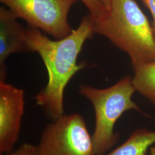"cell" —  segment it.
Masks as SVG:
<instances>
[{"label":"cell","mask_w":155,"mask_h":155,"mask_svg":"<svg viewBox=\"0 0 155 155\" xmlns=\"http://www.w3.org/2000/svg\"><path fill=\"white\" fill-rule=\"evenodd\" d=\"M94 32L126 53L134 69L155 61L152 26L134 0H111L110 8L94 21Z\"/></svg>","instance_id":"2"},{"label":"cell","mask_w":155,"mask_h":155,"mask_svg":"<svg viewBox=\"0 0 155 155\" xmlns=\"http://www.w3.org/2000/svg\"><path fill=\"white\" fill-rule=\"evenodd\" d=\"M8 8L0 7V81L6 77L5 61L9 56L27 51L26 28Z\"/></svg>","instance_id":"7"},{"label":"cell","mask_w":155,"mask_h":155,"mask_svg":"<svg viewBox=\"0 0 155 155\" xmlns=\"http://www.w3.org/2000/svg\"><path fill=\"white\" fill-rule=\"evenodd\" d=\"M36 147L39 155H96L92 135L79 113L63 114L51 120Z\"/></svg>","instance_id":"4"},{"label":"cell","mask_w":155,"mask_h":155,"mask_svg":"<svg viewBox=\"0 0 155 155\" xmlns=\"http://www.w3.org/2000/svg\"><path fill=\"white\" fill-rule=\"evenodd\" d=\"M150 155H155V146H152L150 148Z\"/></svg>","instance_id":"14"},{"label":"cell","mask_w":155,"mask_h":155,"mask_svg":"<svg viewBox=\"0 0 155 155\" xmlns=\"http://www.w3.org/2000/svg\"><path fill=\"white\" fill-rule=\"evenodd\" d=\"M136 91L132 78L125 76L106 89L80 84L79 93L91 102L95 113V127L92 139L96 155L106 153L119 141L114 126L122 114L129 110L141 112L132 97Z\"/></svg>","instance_id":"3"},{"label":"cell","mask_w":155,"mask_h":155,"mask_svg":"<svg viewBox=\"0 0 155 155\" xmlns=\"http://www.w3.org/2000/svg\"><path fill=\"white\" fill-rule=\"evenodd\" d=\"M94 21L90 15L83 17L79 26L66 38L52 40L36 28H26L28 52H37L47 68V85L35 97L38 105L51 120L64 113V93L75 74L86 67L77 64L83 45L94 35Z\"/></svg>","instance_id":"1"},{"label":"cell","mask_w":155,"mask_h":155,"mask_svg":"<svg viewBox=\"0 0 155 155\" xmlns=\"http://www.w3.org/2000/svg\"><path fill=\"white\" fill-rule=\"evenodd\" d=\"M132 82L137 91L155 106V61L134 68Z\"/></svg>","instance_id":"9"},{"label":"cell","mask_w":155,"mask_h":155,"mask_svg":"<svg viewBox=\"0 0 155 155\" xmlns=\"http://www.w3.org/2000/svg\"><path fill=\"white\" fill-rule=\"evenodd\" d=\"M24 91L0 81V155L14 150L24 113Z\"/></svg>","instance_id":"6"},{"label":"cell","mask_w":155,"mask_h":155,"mask_svg":"<svg viewBox=\"0 0 155 155\" xmlns=\"http://www.w3.org/2000/svg\"><path fill=\"white\" fill-rule=\"evenodd\" d=\"M81 1L87 8L89 15L95 21L103 16L107 9L100 0H78Z\"/></svg>","instance_id":"10"},{"label":"cell","mask_w":155,"mask_h":155,"mask_svg":"<svg viewBox=\"0 0 155 155\" xmlns=\"http://www.w3.org/2000/svg\"><path fill=\"white\" fill-rule=\"evenodd\" d=\"M102 3L105 6L106 8L109 10L110 8L111 0H100Z\"/></svg>","instance_id":"13"},{"label":"cell","mask_w":155,"mask_h":155,"mask_svg":"<svg viewBox=\"0 0 155 155\" xmlns=\"http://www.w3.org/2000/svg\"><path fill=\"white\" fill-rule=\"evenodd\" d=\"M155 144V131L145 127L134 130L129 138L115 150L102 155H146Z\"/></svg>","instance_id":"8"},{"label":"cell","mask_w":155,"mask_h":155,"mask_svg":"<svg viewBox=\"0 0 155 155\" xmlns=\"http://www.w3.org/2000/svg\"><path fill=\"white\" fill-rule=\"evenodd\" d=\"M4 155H39L36 145L29 143H24L21 145L16 150Z\"/></svg>","instance_id":"11"},{"label":"cell","mask_w":155,"mask_h":155,"mask_svg":"<svg viewBox=\"0 0 155 155\" xmlns=\"http://www.w3.org/2000/svg\"><path fill=\"white\" fill-rule=\"evenodd\" d=\"M145 5L150 10L153 19L152 28L155 36V0H141Z\"/></svg>","instance_id":"12"},{"label":"cell","mask_w":155,"mask_h":155,"mask_svg":"<svg viewBox=\"0 0 155 155\" xmlns=\"http://www.w3.org/2000/svg\"><path fill=\"white\" fill-rule=\"evenodd\" d=\"M78 0H0L28 27L36 28L56 39L66 38L74 30L68 13Z\"/></svg>","instance_id":"5"}]
</instances>
